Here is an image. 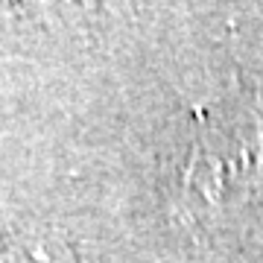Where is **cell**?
<instances>
[{
	"instance_id": "cell-1",
	"label": "cell",
	"mask_w": 263,
	"mask_h": 263,
	"mask_svg": "<svg viewBox=\"0 0 263 263\" xmlns=\"http://www.w3.org/2000/svg\"><path fill=\"white\" fill-rule=\"evenodd\" d=\"M0 263H76L70 249L53 237H0Z\"/></svg>"
}]
</instances>
